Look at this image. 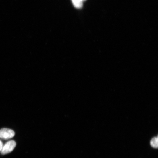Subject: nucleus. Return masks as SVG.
I'll use <instances>...</instances> for the list:
<instances>
[{
  "label": "nucleus",
  "instance_id": "nucleus-1",
  "mask_svg": "<svg viewBox=\"0 0 158 158\" xmlns=\"http://www.w3.org/2000/svg\"><path fill=\"white\" fill-rule=\"evenodd\" d=\"M16 146V143L15 141L12 140L7 142L3 146L1 151L3 155L7 154L12 152L15 149Z\"/></svg>",
  "mask_w": 158,
  "mask_h": 158
},
{
  "label": "nucleus",
  "instance_id": "nucleus-3",
  "mask_svg": "<svg viewBox=\"0 0 158 158\" xmlns=\"http://www.w3.org/2000/svg\"><path fill=\"white\" fill-rule=\"evenodd\" d=\"M72 1L74 6L76 8L80 9L83 7V2L80 0H72Z\"/></svg>",
  "mask_w": 158,
  "mask_h": 158
},
{
  "label": "nucleus",
  "instance_id": "nucleus-5",
  "mask_svg": "<svg viewBox=\"0 0 158 158\" xmlns=\"http://www.w3.org/2000/svg\"><path fill=\"white\" fill-rule=\"evenodd\" d=\"M3 143L1 141H0V152H1L3 147Z\"/></svg>",
  "mask_w": 158,
  "mask_h": 158
},
{
  "label": "nucleus",
  "instance_id": "nucleus-4",
  "mask_svg": "<svg viewBox=\"0 0 158 158\" xmlns=\"http://www.w3.org/2000/svg\"><path fill=\"white\" fill-rule=\"evenodd\" d=\"M151 146L155 149H157L158 147V139L157 137L153 138L150 142Z\"/></svg>",
  "mask_w": 158,
  "mask_h": 158
},
{
  "label": "nucleus",
  "instance_id": "nucleus-2",
  "mask_svg": "<svg viewBox=\"0 0 158 158\" xmlns=\"http://www.w3.org/2000/svg\"><path fill=\"white\" fill-rule=\"evenodd\" d=\"M14 132L12 130L3 128L0 130V138L7 140L13 137L15 135Z\"/></svg>",
  "mask_w": 158,
  "mask_h": 158
},
{
  "label": "nucleus",
  "instance_id": "nucleus-6",
  "mask_svg": "<svg viewBox=\"0 0 158 158\" xmlns=\"http://www.w3.org/2000/svg\"><path fill=\"white\" fill-rule=\"evenodd\" d=\"M80 1L82 2H83L86 1V0H80Z\"/></svg>",
  "mask_w": 158,
  "mask_h": 158
}]
</instances>
